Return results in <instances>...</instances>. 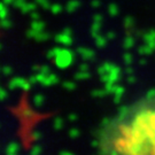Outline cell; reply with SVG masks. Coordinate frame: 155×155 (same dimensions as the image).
Masks as SVG:
<instances>
[{
  "instance_id": "cell-1",
  "label": "cell",
  "mask_w": 155,
  "mask_h": 155,
  "mask_svg": "<svg viewBox=\"0 0 155 155\" xmlns=\"http://www.w3.org/2000/svg\"><path fill=\"white\" fill-rule=\"evenodd\" d=\"M99 154H155V98L129 106L125 115H116L94 132Z\"/></svg>"
},
{
  "instance_id": "cell-2",
  "label": "cell",
  "mask_w": 155,
  "mask_h": 155,
  "mask_svg": "<svg viewBox=\"0 0 155 155\" xmlns=\"http://www.w3.org/2000/svg\"><path fill=\"white\" fill-rule=\"evenodd\" d=\"M54 61H55L58 68L66 69L69 66H71V63L74 62V52L70 50H67V48H63V50L61 48L59 54L54 59Z\"/></svg>"
},
{
  "instance_id": "cell-3",
  "label": "cell",
  "mask_w": 155,
  "mask_h": 155,
  "mask_svg": "<svg viewBox=\"0 0 155 155\" xmlns=\"http://www.w3.org/2000/svg\"><path fill=\"white\" fill-rule=\"evenodd\" d=\"M32 84L29 82V79H25L23 77H14L12 78L8 83V89L9 90H15L17 87L22 89L23 91H29Z\"/></svg>"
},
{
  "instance_id": "cell-4",
  "label": "cell",
  "mask_w": 155,
  "mask_h": 155,
  "mask_svg": "<svg viewBox=\"0 0 155 155\" xmlns=\"http://www.w3.org/2000/svg\"><path fill=\"white\" fill-rule=\"evenodd\" d=\"M76 52H77L78 55L85 61H91V60L95 59V52L93 50H91V48H87V47H82V46L77 47Z\"/></svg>"
},
{
  "instance_id": "cell-5",
  "label": "cell",
  "mask_w": 155,
  "mask_h": 155,
  "mask_svg": "<svg viewBox=\"0 0 155 155\" xmlns=\"http://www.w3.org/2000/svg\"><path fill=\"white\" fill-rule=\"evenodd\" d=\"M56 43H59V44L61 45H64V46H70L72 45L74 43V39H72L71 36H69V35H66L64 32H61V33H58L55 37H54Z\"/></svg>"
},
{
  "instance_id": "cell-6",
  "label": "cell",
  "mask_w": 155,
  "mask_h": 155,
  "mask_svg": "<svg viewBox=\"0 0 155 155\" xmlns=\"http://www.w3.org/2000/svg\"><path fill=\"white\" fill-rule=\"evenodd\" d=\"M20 150H21L20 144H17L16 141H11V143H8L7 146H6L5 153L7 155H16L18 154Z\"/></svg>"
},
{
  "instance_id": "cell-7",
  "label": "cell",
  "mask_w": 155,
  "mask_h": 155,
  "mask_svg": "<svg viewBox=\"0 0 155 155\" xmlns=\"http://www.w3.org/2000/svg\"><path fill=\"white\" fill-rule=\"evenodd\" d=\"M108 74L110 76V82H113V83H116V82H118L121 79V68L120 67L114 66L113 69Z\"/></svg>"
},
{
  "instance_id": "cell-8",
  "label": "cell",
  "mask_w": 155,
  "mask_h": 155,
  "mask_svg": "<svg viewBox=\"0 0 155 155\" xmlns=\"http://www.w3.org/2000/svg\"><path fill=\"white\" fill-rule=\"evenodd\" d=\"M81 5H82V2L79 0H69L66 5V11L68 13H74L81 7Z\"/></svg>"
},
{
  "instance_id": "cell-9",
  "label": "cell",
  "mask_w": 155,
  "mask_h": 155,
  "mask_svg": "<svg viewBox=\"0 0 155 155\" xmlns=\"http://www.w3.org/2000/svg\"><path fill=\"white\" fill-rule=\"evenodd\" d=\"M59 83V77L56 76L55 74H48L47 75V77L45 79V82L41 85L43 86H52V85H55V84Z\"/></svg>"
},
{
  "instance_id": "cell-10",
  "label": "cell",
  "mask_w": 155,
  "mask_h": 155,
  "mask_svg": "<svg viewBox=\"0 0 155 155\" xmlns=\"http://www.w3.org/2000/svg\"><path fill=\"white\" fill-rule=\"evenodd\" d=\"M37 4L36 2H25L23 7L20 9L22 14H28V13H32V12L37 11Z\"/></svg>"
},
{
  "instance_id": "cell-11",
  "label": "cell",
  "mask_w": 155,
  "mask_h": 155,
  "mask_svg": "<svg viewBox=\"0 0 155 155\" xmlns=\"http://www.w3.org/2000/svg\"><path fill=\"white\" fill-rule=\"evenodd\" d=\"M101 28H102L101 22H94L93 21V24H92V27H91V31H90V32H91V36H92L94 39L100 35V30H101Z\"/></svg>"
},
{
  "instance_id": "cell-12",
  "label": "cell",
  "mask_w": 155,
  "mask_h": 155,
  "mask_svg": "<svg viewBox=\"0 0 155 155\" xmlns=\"http://www.w3.org/2000/svg\"><path fill=\"white\" fill-rule=\"evenodd\" d=\"M153 48L152 47H150L148 45L145 43L144 45H141V46H139L138 47V53L140 54V55L143 56H146V55H150L152 53H153Z\"/></svg>"
},
{
  "instance_id": "cell-13",
  "label": "cell",
  "mask_w": 155,
  "mask_h": 155,
  "mask_svg": "<svg viewBox=\"0 0 155 155\" xmlns=\"http://www.w3.org/2000/svg\"><path fill=\"white\" fill-rule=\"evenodd\" d=\"M30 27H31V29L36 30V31H44L45 27H46V23L40 21V20H35V21L31 22Z\"/></svg>"
},
{
  "instance_id": "cell-14",
  "label": "cell",
  "mask_w": 155,
  "mask_h": 155,
  "mask_svg": "<svg viewBox=\"0 0 155 155\" xmlns=\"http://www.w3.org/2000/svg\"><path fill=\"white\" fill-rule=\"evenodd\" d=\"M32 102H33V105L36 106L37 108H39V107H41V106L44 105L45 97L41 93L35 94V95H33V98H32Z\"/></svg>"
},
{
  "instance_id": "cell-15",
  "label": "cell",
  "mask_w": 155,
  "mask_h": 155,
  "mask_svg": "<svg viewBox=\"0 0 155 155\" xmlns=\"http://www.w3.org/2000/svg\"><path fill=\"white\" fill-rule=\"evenodd\" d=\"M133 46H134V38L131 35H127V37L124 38V41H123V47L125 50H130Z\"/></svg>"
},
{
  "instance_id": "cell-16",
  "label": "cell",
  "mask_w": 155,
  "mask_h": 155,
  "mask_svg": "<svg viewBox=\"0 0 155 155\" xmlns=\"http://www.w3.org/2000/svg\"><path fill=\"white\" fill-rule=\"evenodd\" d=\"M90 77H91V74L89 71H83V70H79L74 76L76 81H85V79H89Z\"/></svg>"
},
{
  "instance_id": "cell-17",
  "label": "cell",
  "mask_w": 155,
  "mask_h": 155,
  "mask_svg": "<svg viewBox=\"0 0 155 155\" xmlns=\"http://www.w3.org/2000/svg\"><path fill=\"white\" fill-rule=\"evenodd\" d=\"M94 40H95V46L98 48H104V47H106V45H107V40L108 39L106 38V36H100L99 35Z\"/></svg>"
},
{
  "instance_id": "cell-18",
  "label": "cell",
  "mask_w": 155,
  "mask_h": 155,
  "mask_svg": "<svg viewBox=\"0 0 155 155\" xmlns=\"http://www.w3.org/2000/svg\"><path fill=\"white\" fill-rule=\"evenodd\" d=\"M64 127V122H63V120H62L61 117H55L54 118V121H53V129L55 130V131H60L62 130Z\"/></svg>"
},
{
  "instance_id": "cell-19",
  "label": "cell",
  "mask_w": 155,
  "mask_h": 155,
  "mask_svg": "<svg viewBox=\"0 0 155 155\" xmlns=\"http://www.w3.org/2000/svg\"><path fill=\"white\" fill-rule=\"evenodd\" d=\"M20 114H21V116L23 118H31V117L36 116V113L32 109H30V108H23V109L20 110Z\"/></svg>"
},
{
  "instance_id": "cell-20",
  "label": "cell",
  "mask_w": 155,
  "mask_h": 155,
  "mask_svg": "<svg viewBox=\"0 0 155 155\" xmlns=\"http://www.w3.org/2000/svg\"><path fill=\"white\" fill-rule=\"evenodd\" d=\"M118 13H120V8H118V6L116 4H109L108 5V14L110 15V16L115 17L118 15Z\"/></svg>"
},
{
  "instance_id": "cell-21",
  "label": "cell",
  "mask_w": 155,
  "mask_h": 155,
  "mask_svg": "<svg viewBox=\"0 0 155 155\" xmlns=\"http://www.w3.org/2000/svg\"><path fill=\"white\" fill-rule=\"evenodd\" d=\"M107 94L108 93H107V91L105 90V87H104V89L93 90V91L91 92V95L94 97V98H104V97H106Z\"/></svg>"
},
{
  "instance_id": "cell-22",
  "label": "cell",
  "mask_w": 155,
  "mask_h": 155,
  "mask_svg": "<svg viewBox=\"0 0 155 155\" xmlns=\"http://www.w3.org/2000/svg\"><path fill=\"white\" fill-rule=\"evenodd\" d=\"M123 24H124V28L127 29H132L134 27V18L132 16H125L124 21H123Z\"/></svg>"
},
{
  "instance_id": "cell-23",
  "label": "cell",
  "mask_w": 155,
  "mask_h": 155,
  "mask_svg": "<svg viewBox=\"0 0 155 155\" xmlns=\"http://www.w3.org/2000/svg\"><path fill=\"white\" fill-rule=\"evenodd\" d=\"M47 39H50V33L44 32V31H38L35 37V40H37V41H45Z\"/></svg>"
},
{
  "instance_id": "cell-24",
  "label": "cell",
  "mask_w": 155,
  "mask_h": 155,
  "mask_svg": "<svg viewBox=\"0 0 155 155\" xmlns=\"http://www.w3.org/2000/svg\"><path fill=\"white\" fill-rule=\"evenodd\" d=\"M61 51L60 47H54V48H52V50L47 51V53H46V56H47V59H51V60H54L56 58V55L59 54V52Z\"/></svg>"
},
{
  "instance_id": "cell-25",
  "label": "cell",
  "mask_w": 155,
  "mask_h": 155,
  "mask_svg": "<svg viewBox=\"0 0 155 155\" xmlns=\"http://www.w3.org/2000/svg\"><path fill=\"white\" fill-rule=\"evenodd\" d=\"M50 11L52 14L58 15V14H60V13L63 11V7H62V5H60V4H53V5L51 6Z\"/></svg>"
},
{
  "instance_id": "cell-26",
  "label": "cell",
  "mask_w": 155,
  "mask_h": 155,
  "mask_svg": "<svg viewBox=\"0 0 155 155\" xmlns=\"http://www.w3.org/2000/svg\"><path fill=\"white\" fill-rule=\"evenodd\" d=\"M35 2L37 4L38 6H40L43 9H50L51 8V2H50V0H35Z\"/></svg>"
},
{
  "instance_id": "cell-27",
  "label": "cell",
  "mask_w": 155,
  "mask_h": 155,
  "mask_svg": "<svg viewBox=\"0 0 155 155\" xmlns=\"http://www.w3.org/2000/svg\"><path fill=\"white\" fill-rule=\"evenodd\" d=\"M123 61H124V63H125V66H131L133 62V56L131 53H129V52H127V53H124L123 54Z\"/></svg>"
},
{
  "instance_id": "cell-28",
  "label": "cell",
  "mask_w": 155,
  "mask_h": 155,
  "mask_svg": "<svg viewBox=\"0 0 155 155\" xmlns=\"http://www.w3.org/2000/svg\"><path fill=\"white\" fill-rule=\"evenodd\" d=\"M7 16H8V8L6 7L5 2H1L0 4V17L2 20V18H7Z\"/></svg>"
},
{
  "instance_id": "cell-29",
  "label": "cell",
  "mask_w": 155,
  "mask_h": 155,
  "mask_svg": "<svg viewBox=\"0 0 155 155\" xmlns=\"http://www.w3.org/2000/svg\"><path fill=\"white\" fill-rule=\"evenodd\" d=\"M68 134H69V138L70 139H77L78 137L81 136V131L78 130L77 127H71V129L69 130Z\"/></svg>"
},
{
  "instance_id": "cell-30",
  "label": "cell",
  "mask_w": 155,
  "mask_h": 155,
  "mask_svg": "<svg viewBox=\"0 0 155 155\" xmlns=\"http://www.w3.org/2000/svg\"><path fill=\"white\" fill-rule=\"evenodd\" d=\"M62 86L68 91H74L76 89V83H74L72 81H66V82L62 83Z\"/></svg>"
},
{
  "instance_id": "cell-31",
  "label": "cell",
  "mask_w": 155,
  "mask_h": 155,
  "mask_svg": "<svg viewBox=\"0 0 155 155\" xmlns=\"http://www.w3.org/2000/svg\"><path fill=\"white\" fill-rule=\"evenodd\" d=\"M115 87H116V84L113 83V82H107V83H105V90L107 91V93L108 94L114 93Z\"/></svg>"
},
{
  "instance_id": "cell-32",
  "label": "cell",
  "mask_w": 155,
  "mask_h": 155,
  "mask_svg": "<svg viewBox=\"0 0 155 155\" xmlns=\"http://www.w3.org/2000/svg\"><path fill=\"white\" fill-rule=\"evenodd\" d=\"M43 152V147L40 145L36 144L35 146H32V148L30 150V154L31 155H40V153Z\"/></svg>"
},
{
  "instance_id": "cell-33",
  "label": "cell",
  "mask_w": 155,
  "mask_h": 155,
  "mask_svg": "<svg viewBox=\"0 0 155 155\" xmlns=\"http://www.w3.org/2000/svg\"><path fill=\"white\" fill-rule=\"evenodd\" d=\"M25 2H27V0H14L12 5H13L14 8H16V9H21Z\"/></svg>"
},
{
  "instance_id": "cell-34",
  "label": "cell",
  "mask_w": 155,
  "mask_h": 155,
  "mask_svg": "<svg viewBox=\"0 0 155 155\" xmlns=\"http://www.w3.org/2000/svg\"><path fill=\"white\" fill-rule=\"evenodd\" d=\"M12 25H13V23H12L11 20H8V18H2L1 20V28L2 29H9L12 28Z\"/></svg>"
},
{
  "instance_id": "cell-35",
  "label": "cell",
  "mask_w": 155,
  "mask_h": 155,
  "mask_svg": "<svg viewBox=\"0 0 155 155\" xmlns=\"http://www.w3.org/2000/svg\"><path fill=\"white\" fill-rule=\"evenodd\" d=\"M124 92H125V89L123 87V86H121V85H116V87H115V91H114V95H121L122 97L123 94H124Z\"/></svg>"
},
{
  "instance_id": "cell-36",
  "label": "cell",
  "mask_w": 155,
  "mask_h": 155,
  "mask_svg": "<svg viewBox=\"0 0 155 155\" xmlns=\"http://www.w3.org/2000/svg\"><path fill=\"white\" fill-rule=\"evenodd\" d=\"M31 139H32L33 141H39L41 139V133H40V131H38V130L32 131V133H31Z\"/></svg>"
},
{
  "instance_id": "cell-37",
  "label": "cell",
  "mask_w": 155,
  "mask_h": 155,
  "mask_svg": "<svg viewBox=\"0 0 155 155\" xmlns=\"http://www.w3.org/2000/svg\"><path fill=\"white\" fill-rule=\"evenodd\" d=\"M1 72L5 75V76H9L13 74V69H12V67L9 66H4L1 68Z\"/></svg>"
},
{
  "instance_id": "cell-38",
  "label": "cell",
  "mask_w": 155,
  "mask_h": 155,
  "mask_svg": "<svg viewBox=\"0 0 155 155\" xmlns=\"http://www.w3.org/2000/svg\"><path fill=\"white\" fill-rule=\"evenodd\" d=\"M37 32H38V31H36V30H33V29L30 28V30H28V31L25 32V36H27V38L35 39L36 35H37Z\"/></svg>"
},
{
  "instance_id": "cell-39",
  "label": "cell",
  "mask_w": 155,
  "mask_h": 155,
  "mask_svg": "<svg viewBox=\"0 0 155 155\" xmlns=\"http://www.w3.org/2000/svg\"><path fill=\"white\" fill-rule=\"evenodd\" d=\"M145 98H147V99H154L155 98V87L150 89V91H147V93H146V95H145Z\"/></svg>"
},
{
  "instance_id": "cell-40",
  "label": "cell",
  "mask_w": 155,
  "mask_h": 155,
  "mask_svg": "<svg viewBox=\"0 0 155 155\" xmlns=\"http://www.w3.org/2000/svg\"><path fill=\"white\" fill-rule=\"evenodd\" d=\"M39 72H43L45 75H48V74H51V68L48 66H46V64L40 66V71Z\"/></svg>"
},
{
  "instance_id": "cell-41",
  "label": "cell",
  "mask_w": 155,
  "mask_h": 155,
  "mask_svg": "<svg viewBox=\"0 0 155 155\" xmlns=\"http://www.w3.org/2000/svg\"><path fill=\"white\" fill-rule=\"evenodd\" d=\"M136 81H137V78L134 77L132 74H131V75H127V84H134L136 83Z\"/></svg>"
},
{
  "instance_id": "cell-42",
  "label": "cell",
  "mask_w": 155,
  "mask_h": 155,
  "mask_svg": "<svg viewBox=\"0 0 155 155\" xmlns=\"http://www.w3.org/2000/svg\"><path fill=\"white\" fill-rule=\"evenodd\" d=\"M116 37V33L114 32V31H108V32L106 33V38L108 39V40H113V39H115Z\"/></svg>"
},
{
  "instance_id": "cell-43",
  "label": "cell",
  "mask_w": 155,
  "mask_h": 155,
  "mask_svg": "<svg viewBox=\"0 0 155 155\" xmlns=\"http://www.w3.org/2000/svg\"><path fill=\"white\" fill-rule=\"evenodd\" d=\"M101 6V0H92L91 1V7L92 8H99Z\"/></svg>"
},
{
  "instance_id": "cell-44",
  "label": "cell",
  "mask_w": 155,
  "mask_h": 155,
  "mask_svg": "<svg viewBox=\"0 0 155 155\" xmlns=\"http://www.w3.org/2000/svg\"><path fill=\"white\" fill-rule=\"evenodd\" d=\"M6 98H7V91L5 89H0V100L5 101Z\"/></svg>"
},
{
  "instance_id": "cell-45",
  "label": "cell",
  "mask_w": 155,
  "mask_h": 155,
  "mask_svg": "<svg viewBox=\"0 0 155 155\" xmlns=\"http://www.w3.org/2000/svg\"><path fill=\"white\" fill-rule=\"evenodd\" d=\"M93 21L94 22H101L102 23V21H104V16L101 15V14H95L93 16Z\"/></svg>"
},
{
  "instance_id": "cell-46",
  "label": "cell",
  "mask_w": 155,
  "mask_h": 155,
  "mask_svg": "<svg viewBox=\"0 0 155 155\" xmlns=\"http://www.w3.org/2000/svg\"><path fill=\"white\" fill-rule=\"evenodd\" d=\"M30 17L32 18V21H35V20H40V15H39V13H37L36 11L32 12V13H30Z\"/></svg>"
},
{
  "instance_id": "cell-47",
  "label": "cell",
  "mask_w": 155,
  "mask_h": 155,
  "mask_svg": "<svg viewBox=\"0 0 155 155\" xmlns=\"http://www.w3.org/2000/svg\"><path fill=\"white\" fill-rule=\"evenodd\" d=\"M110 120L111 118H109V117H105L102 121H101V123H100V127H106L108 123L110 122Z\"/></svg>"
},
{
  "instance_id": "cell-48",
  "label": "cell",
  "mask_w": 155,
  "mask_h": 155,
  "mask_svg": "<svg viewBox=\"0 0 155 155\" xmlns=\"http://www.w3.org/2000/svg\"><path fill=\"white\" fill-rule=\"evenodd\" d=\"M90 67L87 63H81L79 64V70H83V71H89Z\"/></svg>"
},
{
  "instance_id": "cell-49",
  "label": "cell",
  "mask_w": 155,
  "mask_h": 155,
  "mask_svg": "<svg viewBox=\"0 0 155 155\" xmlns=\"http://www.w3.org/2000/svg\"><path fill=\"white\" fill-rule=\"evenodd\" d=\"M68 120H69L70 122H76L78 120V116L76 114H69V115H68Z\"/></svg>"
},
{
  "instance_id": "cell-50",
  "label": "cell",
  "mask_w": 155,
  "mask_h": 155,
  "mask_svg": "<svg viewBox=\"0 0 155 155\" xmlns=\"http://www.w3.org/2000/svg\"><path fill=\"white\" fill-rule=\"evenodd\" d=\"M97 72L99 74L100 76H101V75H104V74H107V72H106L105 67H104V64H102V66H100V67H98V69H97Z\"/></svg>"
},
{
  "instance_id": "cell-51",
  "label": "cell",
  "mask_w": 155,
  "mask_h": 155,
  "mask_svg": "<svg viewBox=\"0 0 155 155\" xmlns=\"http://www.w3.org/2000/svg\"><path fill=\"white\" fill-rule=\"evenodd\" d=\"M28 79H29V82L32 84V85H33V84L38 83V79H37V76H36V75H32V76H30Z\"/></svg>"
},
{
  "instance_id": "cell-52",
  "label": "cell",
  "mask_w": 155,
  "mask_h": 155,
  "mask_svg": "<svg viewBox=\"0 0 155 155\" xmlns=\"http://www.w3.org/2000/svg\"><path fill=\"white\" fill-rule=\"evenodd\" d=\"M62 32H64L66 35H69V36H72V30L69 27H66V28L62 30Z\"/></svg>"
},
{
  "instance_id": "cell-53",
  "label": "cell",
  "mask_w": 155,
  "mask_h": 155,
  "mask_svg": "<svg viewBox=\"0 0 155 155\" xmlns=\"http://www.w3.org/2000/svg\"><path fill=\"white\" fill-rule=\"evenodd\" d=\"M121 100H122V97H121V95H114V104L118 105V104L121 102Z\"/></svg>"
},
{
  "instance_id": "cell-54",
  "label": "cell",
  "mask_w": 155,
  "mask_h": 155,
  "mask_svg": "<svg viewBox=\"0 0 155 155\" xmlns=\"http://www.w3.org/2000/svg\"><path fill=\"white\" fill-rule=\"evenodd\" d=\"M59 154H60V155H74V153H72V152H69V150H61Z\"/></svg>"
},
{
  "instance_id": "cell-55",
  "label": "cell",
  "mask_w": 155,
  "mask_h": 155,
  "mask_svg": "<svg viewBox=\"0 0 155 155\" xmlns=\"http://www.w3.org/2000/svg\"><path fill=\"white\" fill-rule=\"evenodd\" d=\"M32 71L33 72H39L40 71V66H37V64H35V66H32Z\"/></svg>"
},
{
  "instance_id": "cell-56",
  "label": "cell",
  "mask_w": 155,
  "mask_h": 155,
  "mask_svg": "<svg viewBox=\"0 0 155 155\" xmlns=\"http://www.w3.org/2000/svg\"><path fill=\"white\" fill-rule=\"evenodd\" d=\"M125 72H127V75H131V74H133V69L131 68L130 66H127V69H125Z\"/></svg>"
},
{
  "instance_id": "cell-57",
  "label": "cell",
  "mask_w": 155,
  "mask_h": 155,
  "mask_svg": "<svg viewBox=\"0 0 155 155\" xmlns=\"http://www.w3.org/2000/svg\"><path fill=\"white\" fill-rule=\"evenodd\" d=\"M139 63H140L141 66H145V64L147 63V60H146V59H140V60H139Z\"/></svg>"
},
{
  "instance_id": "cell-58",
  "label": "cell",
  "mask_w": 155,
  "mask_h": 155,
  "mask_svg": "<svg viewBox=\"0 0 155 155\" xmlns=\"http://www.w3.org/2000/svg\"><path fill=\"white\" fill-rule=\"evenodd\" d=\"M14 0H2V2H5L6 5H9V4H13Z\"/></svg>"
}]
</instances>
